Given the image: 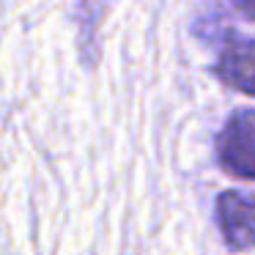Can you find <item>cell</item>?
<instances>
[{"mask_svg":"<svg viewBox=\"0 0 255 255\" xmlns=\"http://www.w3.org/2000/svg\"><path fill=\"white\" fill-rule=\"evenodd\" d=\"M217 156L228 173L255 178V110H244L228 118L217 137Z\"/></svg>","mask_w":255,"mask_h":255,"instance_id":"obj_1","label":"cell"},{"mask_svg":"<svg viewBox=\"0 0 255 255\" xmlns=\"http://www.w3.org/2000/svg\"><path fill=\"white\" fill-rule=\"evenodd\" d=\"M217 225L231 247H255V195L225 192L217 200Z\"/></svg>","mask_w":255,"mask_h":255,"instance_id":"obj_2","label":"cell"},{"mask_svg":"<svg viewBox=\"0 0 255 255\" xmlns=\"http://www.w3.org/2000/svg\"><path fill=\"white\" fill-rule=\"evenodd\" d=\"M217 74L231 88L255 96V41H233L225 47Z\"/></svg>","mask_w":255,"mask_h":255,"instance_id":"obj_3","label":"cell"},{"mask_svg":"<svg viewBox=\"0 0 255 255\" xmlns=\"http://www.w3.org/2000/svg\"><path fill=\"white\" fill-rule=\"evenodd\" d=\"M233 6H236L244 17L255 19V0H233Z\"/></svg>","mask_w":255,"mask_h":255,"instance_id":"obj_4","label":"cell"}]
</instances>
